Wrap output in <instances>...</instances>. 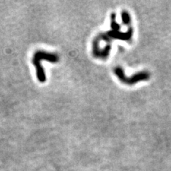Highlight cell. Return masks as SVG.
Wrapping results in <instances>:
<instances>
[{"label": "cell", "instance_id": "cell-1", "mask_svg": "<svg viewBox=\"0 0 171 171\" xmlns=\"http://www.w3.org/2000/svg\"><path fill=\"white\" fill-rule=\"evenodd\" d=\"M42 59L56 63L59 61V57L56 54H49V53L44 52L43 51H39L35 53L33 57V64L35 65L36 68L37 77L40 82H44L46 81V76H45L44 71L43 70L42 66L40 64V62Z\"/></svg>", "mask_w": 171, "mask_h": 171}]
</instances>
